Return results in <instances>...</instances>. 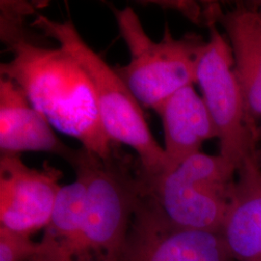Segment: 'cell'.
Returning <instances> with one entry per match:
<instances>
[{
    "label": "cell",
    "mask_w": 261,
    "mask_h": 261,
    "mask_svg": "<svg viewBox=\"0 0 261 261\" xmlns=\"http://www.w3.org/2000/svg\"><path fill=\"white\" fill-rule=\"evenodd\" d=\"M29 12L19 4L1 7V40L12 54L0 65L1 76L18 85L50 126L100 158H109L119 144L103 129L88 75L63 48L43 47L28 37L22 16Z\"/></svg>",
    "instance_id": "cell-1"
},
{
    "label": "cell",
    "mask_w": 261,
    "mask_h": 261,
    "mask_svg": "<svg viewBox=\"0 0 261 261\" xmlns=\"http://www.w3.org/2000/svg\"><path fill=\"white\" fill-rule=\"evenodd\" d=\"M68 163L86 181L84 224L72 261H114L144 190L140 160L119 145L107 159L82 146Z\"/></svg>",
    "instance_id": "cell-2"
},
{
    "label": "cell",
    "mask_w": 261,
    "mask_h": 261,
    "mask_svg": "<svg viewBox=\"0 0 261 261\" xmlns=\"http://www.w3.org/2000/svg\"><path fill=\"white\" fill-rule=\"evenodd\" d=\"M31 27L57 41L85 71L93 85L101 122L109 138L137 152L145 179L161 176L167 168L165 150L154 139L141 106L115 69L85 43L71 19L60 22L39 15Z\"/></svg>",
    "instance_id": "cell-3"
},
{
    "label": "cell",
    "mask_w": 261,
    "mask_h": 261,
    "mask_svg": "<svg viewBox=\"0 0 261 261\" xmlns=\"http://www.w3.org/2000/svg\"><path fill=\"white\" fill-rule=\"evenodd\" d=\"M114 12L130 54L127 65L114 69L140 106L157 112L170 96L196 83L197 63L207 42L194 33L175 39L168 25L163 39L154 42L134 10Z\"/></svg>",
    "instance_id": "cell-4"
},
{
    "label": "cell",
    "mask_w": 261,
    "mask_h": 261,
    "mask_svg": "<svg viewBox=\"0 0 261 261\" xmlns=\"http://www.w3.org/2000/svg\"><path fill=\"white\" fill-rule=\"evenodd\" d=\"M236 170L233 164L220 154L199 152L159 177L142 179L146 191L171 223L189 229L221 233Z\"/></svg>",
    "instance_id": "cell-5"
},
{
    "label": "cell",
    "mask_w": 261,
    "mask_h": 261,
    "mask_svg": "<svg viewBox=\"0 0 261 261\" xmlns=\"http://www.w3.org/2000/svg\"><path fill=\"white\" fill-rule=\"evenodd\" d=\"M208 28L210 38L197 63L196 83L217 130L220 155L237 168L247 157L256 155L257 129L246 111L230 45L215 22Z\"/></svg>",
    "instance_id": "cell-6"
},
{
    "label": "cell",
    "mask_w": 261,
    "mask_h": 261,
    "mask_svg": "<svg viewBox=\"0 0 261 261\" xmlns=\"http://www.w3.org/2000/svg\"><path fill=\"white\" fill-rule=\"evenodd\" d=\"M114 261H236L224 236L170 222L145 187Z\"/></svg>",
    "instance_id": "cell-7"
},
{
    "label": "cell",
    "mask_w": 261,
    "mask_h": 261,
    "mask_svg": "<svg viewBox=\"0 0 261 261\" xmlns=\"http://www.w3.org/2000/svg\"><path fill=\"white\" fill-rule=\"evenodd\" d=\"M62 172L44 164L41 169L24 165L19 154L0 157V226L32 235L47 226Z\"/></svg>",
    "instance_id": "cell-8"
},
{
    "label": "cell",
    "mask_w": 261,
    "mask_h": 261,
    "mask_svg": "<svg viewBox=\"0 0 261 261\" xmlns=\"http://www.w3.org/2000/svg\"><path fill=\"white\" fill-rule=\"evenodd\" d=\"M206 12L208 22L219 21L228 37L246 111L257 129L261 121V10L239 4L225 13L214 5Z\"/></svg>",
    "instance_id": "cell-9"
},
{
    "label": "cell",
    "mask_w": 261,
    "mask_h": 261,
    "mask_svg": "<svg viewBox=\"0 0 261 261\" xmlns=\"http://www.w3.org/2000/svg\"><path fill=\"white\" fill-rule=\"evenodd\" d=\"M1 154L47 152L69 162L75 149L56 137L47 119L29 103L25 94L9 79H0Z\"/></svg>",
    "instance_id": "cell-10"
},
{
    "label": "cell",
    "mask_w": 261,
    "mask_h": 261,
    "mask_svg": "<svg viewBox=\"0 0 261 261\" xmlns=\"http://www.w3.org/2000/svg\"><path fill=\"white\" fill-rule=\"evenodd\" d=\"M221 234L236 261H261V166L256 155L237 167Z\"/></svg>",
    "instance_id": "cell-11"
},
{
    "label": "cell",
    "mask_w": 261,
    "mask_h": 261,
    "mask_svg": "<svg viewBox=\"0 0 261 261\" xmlns=\"http://www.w3.org/2000/svg\"><path fill=\"white\" fill-rule=\"evenodd\" d=\"M157 113L162 117L165 133L167 168L164 173L199 153L205 140L218 137L205 103L193 84L170 96Z\"/></svg>",
    "instance_id": "cell-12"
},
{
    "label": "cell",
    "mask_w": 261,
    "mask_h": 261,
    "mask_svg": "<svg viewBox=\"0 0 261 261\" xmlns=\"http://www.w3.org/2000/svg\"><path fill=\"white\" fill-rule=\"evenodd\" d=\"M75 182L61 187L44 235L39 242L38 261H72L84 224L86 181L75 171Z\"/></svg>",
    "instance_id": "cell-13"
},
{
    "label": "cell",
    "mask_w": 261,
    "mask_h": 261,
    "mask_svg": "<svg viewBox=\"0 0 261 261\" xmlns=\"http://www.w3.org/2000/svg\"><path fill=\"white\" fill-rule=\"evenodd\" d=\"M39 242L30 235L0 226V261H31L39 253Z\"/></svg>",
    "instance_id": "cell-14"
},
{
    "label": "cell",
    "mask_w": 261,
    "mask_h": 261,
    "mask_svg": "<svg viewBox=\"0 0 261 261\" xmlns=\"http://www.w3.org/2000/svg\"><path fill=\"white\" fill-rule=\"evenodd\" d=\"M256 136H257V140H261V122L260 124L257 126V132H256Z\"/></svg>",
    "instance_id": "cell-15"
},
{
    "label": "cell",
    "mask_w": 261,
    "mask_h": 261,
    "mask_svg": "<svg viewBox=\"0 0 261 261\" xmlns=\"http://www.w3.org/2000/svg\"><path fill=\"white\" fill-rule=\"evenodd\" d=\"M258 6H259V9L261 10V2L259 3V5H258Z\"/></svg>",
    "instance_id": "cell-16"
},
{
    "label": "cell",
    "mask_w": 261,
    "mask_h": 261,
    "mask_svg": "<svg viewBox=\"0 0 261 261\" xmlns=\"http://www.w3.org/2000/svg\"><path fill=\"white\" fill-rule=\"evenodd\" d=\"M31 261H38L37 259H33V260H31Z\"/></svg>",
    "instance_id": "cell-17"
}]
</instances>
